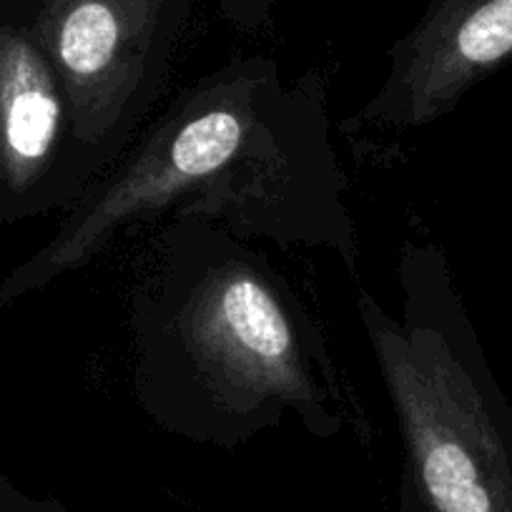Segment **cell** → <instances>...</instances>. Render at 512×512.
<instances>
[{
    "label": "cell",
    "mask_w": 512,
    "mask_h": 512,
    "mask_svg": "<svg viewBox=\"0 0 512 512\" xmlns=\"http://www.w3.org/2000/svg\"><path fill=\"white\" fill-rule=\"evenodd\" d=\"M179 216L324 249L357 282L362 246L322 73L289 81L274 58L246 56L176 93L51 239L0 279V309L96 262L131 226Z\"/></svg>",
    "instance_id": "1"
},
{
    "label": "cell",
    "mask_w": 512,
    "mask_h": 512,
    "mask_svg": "<svg viewBox=\"0 0 512 512\" xmlns=\"http://www.w3.org/2000/svg\"><path fill=\"white\" fill-rule=\"evenodd\" d=\"M128 299L131 384L159 430L236 450L297 420L319 440L372 425L322 329L254 241L206 219L159 221Z\"/></svg>",
    "instance_id": "2"
},
{
    "label": "cell",
    "mask_w": 512,
    "mask_h": 512,
    "mask_svg": "<svg viewBox=\"0 0 512 512\" xmlns=\"http://www.w3.org/2000/svg\"><path fill=\"white\" fill-rule=\"evenodd\" d=\"M397 287L395 314L357 284V317L400 432V512H512V407L445 249L402 241Z\"/></svg>",
    "instance_id": "3"
},
{
    "label": "cell",
    "mask_w": 512,
    "mask_h": 512,
    "mask_svg": "<svg viewBox=\"0 0 512 512\" xmlns=\"http://www.w3.org/2000/svg\"><path fill=\"white\" fill-rule=\"evenodd\" d=\"M71 103L78 139L106 174L169 83L189 0H21Z\"/></svg>",
    "instance_id": "4"
},
{
    "label": "cell",
    "mask_w": 512,
    "mask_h": 512,
    "mask_svg": "<svg viewBox=\"0 0 512 512\" xmlns=\"http://www.w3.org/2000/svg\"><path fill=\"white\" fill-rule=\"evenodd\" d=\"M98 179L21 0H0V224L68 211Z\"/></svg>",
    "instance_id": "5"
},
{
    "label": "cell",
    "mask_w": 512,
    "mask_h": 512,
    "mask_svg": "<svg viewBox=\"0 0 512 512\" xmlns=\"http://www.w3.org/2000/svg\"><path fill=\"white\" fill-rule=\"evenodd\" d=\"M387 56L382 83L342 123L347 139H405L450 116L512 61V0H435Z\"/></svg>",
    "instance_id": "6"
},
{
    "label": "cell",
    "mask_w": 512,
    "mask_h": 512,
    "mask_svg": "<svg viewBox=\"0 0 512 512\" xmlns=\"http://www.w3.org/2000/svg\"><path fill=\"white\" fill-rule=\"evenodd\" d=\"M0 512H71L53 497H31L0 475Z\"/></svg>",
    "instance_id": "7"
}]
</instances>
